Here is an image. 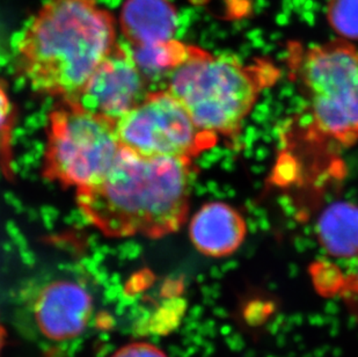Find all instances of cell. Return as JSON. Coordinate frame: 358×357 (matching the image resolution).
Returning a JSON list of instances; mask_svg holds the SVG:
<instances>
[{"label":"cell","instance_id":"obj_1","mask_svg":"<svg viewBox=\"0 0 358 357\" xmlns=\"http://www.w3.org/2000/svg\"><path fill=\"white\" fill-rule=\"evenodd\" d=\"M195 171L193 160L151 158L122 148L100 181L77 190V203L105 236L162 238L186 222Z\"/></svg>","mask_w":358,"mask_h":357},{"label":"cell","instance_id":"obj_2","mask_svg":"<svg viewBox=\"0 0 358 357\" xmlns=\"http://www.w3.org/2000/svg\"><path fill=\"white\" fill-rule=\"evenodd\" d=\"M114 18L95 0H48L17 44V68L35 92L75 100L116 47Z\"/></svg>","mask_w":358,"mask_h":357},{"label":"cell","instance_id":"obj_3","mask_svg":"<svg viewBox=\"0 0 358 357\" xmlns=\"http://www.w3.org/2000/svg\"><path fill=\"white\" fill-rule=\"evenodd\" d=\"M280 77V69L264 58L246 63L192 46L186 61L169 74L166 90L199 128L234 148L260 95Z\"/></svg>","mask_w":358,"mask_h":357},{"label":"cell","instance_id":"obj_4","mask_svg":"<svg viewBox=\"0 0 358 357\" xmlns=\"http://www.w3.org/2000/svg\"><path fill=\"white\" fill-rule=\"evenodd\" d=\"M289 70L305 100L308 137L358 144V49L338 40L289 49Z\"/></svg>","mask_w":358,"mask_h":357},{"label":"cell","instance_id":"obj_5","mask_svg":"<svg viewBox=\"0 0 358 357\" xmlns=\"http://www.w3.org/2000/svg\"><path fill=\"white\" fill-rule=\"evenodd\" d=\"M122 151L115 123L63 102L49 115L44 176L77 190L100 181Z\"/></svg>","mask_w":358,"mask_h":357},{"label":"cell","instance_id":"obj_6","mask_svg":"<svg viewBox=\"0 0 358 357\" xmlns=\"http://www.w3.org/2000/svg\"><path fill=\"white\" fill-rule=\"evenodd\" d=\"M122 148L151 158L193 160L220 139L203 132L167 90L150 92L115 122Z\"/></svg>","mask_w":358,"mask_h":357},{"label":"cell","instance_id":"obj_7","mask_svg":"<svg viewBox=\"0 0 358 357\" xmlns=\"http://www.w3.org/2000/svg\"><path fill=\"white\" fill-rule=\"evenodd\" d=\"M146 84L148 78L141 71L131 51L116 44L71 102L115 123L145 98L149 93Z\"/></svg>","mask_w":358,"mask_h":357},{"label":"cell","instance_id":"obj_8","mask_svg":"<svg viewBox=\"0 0 358 357\" xmlns=\"http://www.w3.org/2000/svg\"><path fill=\"white\" fill-rule=\"evenodd\" d=\"M33 312L44 337L52 341L72 340L86 330L93 312V300L78 282L55 281L40 290Z\"/></svg>","mask_w":358,"mask_h":357},{"label":"cell","instance_id":"obj_9","mask_svg":"<svg viewBox=\"0 0 358 357\" xmlns=\"http://www.w3.org/2000/svg\"><path fill=\"white\" fill-rule=\"evenodd\" d=\"M189 236L204 255L225 258L237 252L246 239L247 223L227 203H206L192 218Z\"/></svg>","mask_w":358,"mask_h":357},{"label":"cell","instance_id":"obj_10","mask_svg":"<svg viewBox=\"0 0 358 357\" xmlns=\"http://www.w3.org/2000/svg\"><path fill=\"white\" fill-rule=\"evenodd\" d=\"M120 24L130 47H149L174 38L178 13L169 0H125Z\"/></svg>","mask_w":358,"mask_h":357},{"label":"cell","instance_id":"obj_11","mask_svg":"<svg viewBox=\"0 0 358 357\" xmlns=\"http://www.w3.org/2000/svg\"><path fill=\"white\" fill-rule=\"evenodd\" d=\"M315 233L324 252L343 261L358 256V206L338 201L319 216Z\"/></svg>","mask_w":358,"mask_h":357},{"label":"cell","instance_id":"obj_12","mask_svg":"<svg viewBox=\"0 0 358 357\" xmlns=\"http://www.w3.org/2000/svg\"><path fill=\"white\" fill-rule=\"evenodd\" d=\"M192 46L178 40L167 41L149 47L130 48L132 57L146 78L169 74L189 56Z\"/></svg>","mask_w":358,"mask_h":357},{"label":"cell","instance_id":"obj_13","mask_svg":"<svg viewBox=\"0 0 358 357\" xmlns=\"http://www.w3.org/2000/svg\"><path fill=\"white\" fill-rule=\"evenodd\" d=\"M327 18L343 40H358V0H329Z\"/></svg>","mask_w":358,"mask_h":357},{"label":"cell","instance_id":"obj_14","mask_svg":"<svg viewBox=\"0 0 358 357\" xmlns=\"http://www.w3.org/2000/svg\"><path fill=\"white\" fill-rule=\"evenodd\" d=\"M13 125V105L6 91L3 86H0V160H3L5 167L10 162V137Z\"/></svg>","mask_w":358,"mask_h":357},{"label":"cell","instance_id":"obj_15","mask_svg":"<svg viewBox=\"0 0 358 357\" xmlns=\"http://www.w3.org/2000/svg\"><path fill=\"white\" fill-rule=\"evenodd\" d=\"M345 262L347 263L345 266V273H342V282L333 284L331 291L358 298V256Z\"/></svg>","mask_w":358,"mask_h":357},{"label":"cell","instance_id":"obj_16","mask_svg":"<svg viewBox=\"0 0 358 357\" xmlns=\"http://www.w3.org/2000/svg\"><path fill=\"white\" fill-rule=\"evenodd\" d=\"M112 357H167L159 348L146 342L127 344L116 351Z\"/></svg>","mask_w":358,"mask_h":357},{"label":"cell","instance_id":"obj_17","mask_svg":"<svg viewBox=\"0 0 358 357\" xmlns=\"http://www.w3.org/2000/svg\"><path fill=\"white\" fill-rule=\"evenodd\" d=\"M3 339H5V332H3V326L0 323V351H1V348L3 346Z\"/></svg>","mask_w":358,"mask_h":357}]
</instances>
